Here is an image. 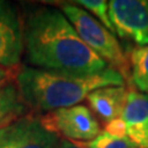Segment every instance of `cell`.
<instances>
[{
	"mask_svg": "<svg viewBox=\"0 0 148 148\" xmlns=\"http://www.w3.org/2000/svg\"><path fill=\"white\" fill-rule=\"evenodd\" d=\"M26 58L37 69L71 75H91L108 68L84 43L64 14L53 8H37L24 18Z\"/></svg>",
	"mask_w": 148,
	"mask_h": 148,
	"instance_id": "cell-1",
	"label": "cell"
},
{
	"mask_svg": "<svg viewBox=\"0 0 148 148\" xmlns=\"http://www.w3.org/2000/svg\"><path fill=\"white\" fill-rule=\"evenodd\" d=\"M126 79L108 67L91 75H71L26 66L18 69L16 86L29 109L49 112L79 105L91 91L105 86H123Z\"/></svg>",
	"mask_w": 148,
	"mask_h": 148,
	"instance_id": "cell-2",
	"label": "cell"
},
{
	"mask_svg": "<svg viewBox=\"0 0 148 148\" xmlns=\"http://www.w3.org/2000/svg\"><path fill=\"white\" fill-rule=\"evenodd\" d=\"M62 10L88 47L106 64L121 73L123 78L126 77L130 72V64L112 32L80 6L67 4L62 6Z\"/></svg>",
	"mask_w": 148,
	"mask_h": 148,
	"instance_id": "cell-3",
	"label": "cell"
},
{
	"mask_svg": "<svg viewBox=\"0 0 148 148\" xmlns=\"http://www.w3.org/2000/svg\"><path fill=\"white\" fill-rule=\"evenodd\" d=\"M38 120L47 131L67 138V141L89 142L101 132L98 120L85 105L49 111L41 115Z\"/></svg>",
	"mask_w": 148,
	"mask_h": 148,
	"instance_id": "cell-4",
	"label": "cell"
},
{
	"mask_svg": "<svg viewBox=\"0 0 148 148\" xmlns=\"http://www.w3.org/2000/svg\"><path fill=\"white\" fill-rule=\"evenodd\" d=\"M109 16L121 38L148 46V0H111Z\"/></svg>",
	"mask_w": 148,
	"mask_h": 148,
	"instance_id": "cell-5",
	"label": "cell"
},
{
	"mask_svg": "<svg viewBox=\"0 0 148 148\" xmlns=\"http://www.w3.org/2000/svg\"><path fill=\"white\" fill-rule=\"evenodd\" d=\"M24 52V20L11 3L0 0V66L17 68Z\"/></svg>",
	"mask_w": 148,
	"mask_h": 148,
	"instance_id": "cell-6",
	"label": "cell"
},
{
	"mask_svg": "<svg viewBox=\"0 0 148 148\" xmlns=\"http://www.w3.org/2000/svg\"><path fill=\"white\" fill-rule=\"evenodd\" d=\"M58 137L41 125L38 117L25 116L0 130V148H57Z\"/></svg>",
	"mask_w": 148,
	"mask_h": 148,
	"instance_id": "cell-7",
	"label": "cell"
},
{
	"mask_svg": "<svg viewBox=\"0 0 148 148\" xmlns=\"http://www.w3.org/2000/svg\"><path fill=\"white\" fill-rule=\"evenodd\" d=\"M120 120L125 136L138 148H148V94L128 91Z\"/></svg>",
	"mask_w": 148,
	"mask_h": 148,
	"instance_id": "cell-8",
	"label": "cell"
},
{
	"mask_svg": "<svg viewBox=\"0 0 148 148\" xmlns=\"http://www.w3.org/2000/svg\"><path fill=\"white\" fill-rule=\"evenodd\" d=\"M127 94L125 86H105L91 91L86 100L91 110L104 122L110 123L121 117Z\"/></svg>",
	"mask_w": 148,
	"mask_h": 148,
	"instance_id": "cell-9",
	"label": "cell"
},
{
	"mask_svg": "<svg viewBox=\"0 0 148 148\" xmlns=\"http://www.w3.org/2000/svg\"><path fill=\"white\" fill-rule=\"evenodd\" d=\"M29 110L16 84L12 83L0 89V130L25 117Z\"/></svg>",
	"mask_w": 148,
	"mask_h": 148,
	"instance_id": "cell-10",
	"label": "cell"
},
{
	"mask_svg": "<svg viewBox=\"0 0 148 148\" xmlns=\"http://www.w3.org/2000/svg\"><path fill=\"white\" fill-rule=\"evenodd\" d=\"M131 77L138 89L148 92V46L136 47L131 52Z\"/></svg>",
	"mask_w": 148,
	"mask_h": 148,
	"instance_id": "cell-11",
	"label": "cell"
},
{
	"mask_svg": "<svg viewBox=\"0 0 148 148\" xmlns=\"http://www.w3.org/2000/svg\"><path fill=\"white\" fill-rule=\"evenodd\" d=\"M83 148H138L128 137L111 135L108 131H103L94 140L80 145Z\"/></svg>",
	"mask_w": 148,
	"mask_h": 148,
	"instance_id": "cell-12",
	"label": "cell"
},
{
	"mask_svg": "<svg viewBox=\"0 0 148 148\" xmlns=\"http://www.w3.org/2000/svg\"><path fill=\"white\" fill-rule=\"evenodd\" d=\"M77 4L86 9L92 15H95L99 22H101L110 32L115 34L114 26L111 24L109 16V1L106 0H79L77 1Z\"/></svg>",
	"mask_w": 148,
	"mask_h": 148,
	"instance_id": "cell-13",
	"label": "cell"
},
{
	"mask_svg": "<svg viewBox=\"0 0 148 148\" xmlns=\"http://www.w3.org/2000/svg\"><path fill=\"white\" fill-rule=\"evenodd\" d=\"M18 69L15 68H6L0 66V89L5 88L9 84H12V80H16V75H17Z\"/></svg>",
	"mask_w": 148,
	"mask_h": 148,
	"instance_id": "cell-14",
	"label": "cell"
},
{
	"mask_svg": "<svg viewBox=\"0 0 148 148\" xmlns=\"http://www.w3.org/2000/svg\"><path fill=\"white\" fill-rule=\"evenodd\" d=\"M57 148H83V147H80V146H77V145H74V143H73L72 141L62 140V141H59V143H58Z\"/></svg>",
	"mask_w": 148,
	"mask_h": 148,
	"instance_id": "cell-15",
	"label": "cell"
}]
</instances>
